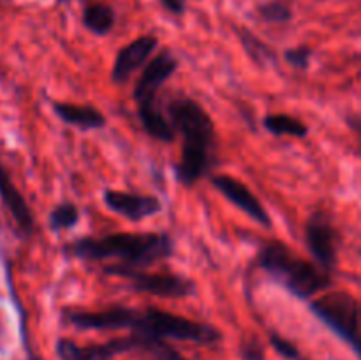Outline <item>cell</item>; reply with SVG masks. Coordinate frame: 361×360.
<instances>
[{
    "label": "cell",
    "mask_w": 361,
    "mask_h": 360,
    "mask_svg": "<svg viewBox=\"0 0 361 360\" xmlns=\"http://www.w3.org/2000/svg\"><path fill=\"white\" fill-rule=\"evenodd\" d=\"M215 189L226 198V200L231 201L235 207H238L240 210L245 212L250 219L257 222V224L264 226V228H271V219L268 215L267 208L263 207L259 200L256 198V194L242 182V180L235 179L231 175H215L212 179Z\"/></svg>",
    "instance_id": "cell-10"
},
{
    "label": "cell",
    "mask_w": 361,
    "mask_h": 360,
    "mask_svg": "<svg viewBox=\"0 0 361 360\" xmlns=\"http://www.w3.org/2000/svg\"><path fill=\"white\" fill-rule=\"evenodd\" d=\"M60 2H67V0H60Z\"/></svg>",
    "instance_id": "cell-27"
},
{
    "label": "cell",
    "mask_w": 361,
    "mask_h": 360,
    "mask_svg": "<svg viewBox=\"0 0 361 360\" xmlns=\"http://www.w3.org/2000/svg\"><path fill=\"white\" fill-rule=\"evenodd\" d=\"M129 330L145 337H159L164 341L176 339V341H189L196 344H215L222 339V334L214 325L189 320L185 316H178L155 307H148L145 311L134 309Z\"/></svg>",
    "instance_id": "cell-5"
},
{
    "label": "cell",
    "mask_w": 361,
    "mask_h": 360,
    "mask_svg": "<svg viewBox=\"0 0 361 360\" xmlns=\"http://www.w3.org/2000/svg\"><path fill=\"white\" fill-rule=\"evenodd\" d=\"M25 342H27V339H25ZM27 355H28V360H42L41 356L35 355V353L32 352V348H30V346H28V342H27Z\"/></svg>",
    "instance_id": "cell-26"
},
{
    "label": "cell",
    "mask_w": 361,
    "mask_h": 360,
    "mask_svg": "<svg viewBox=\"0 0 361 360\" xmlns=\"http://www.w3.org/2000/svg\"><path fill=\"white\" fill-rule=\"evenodd\" d=\"M53 112L67 126L81 131L102 129L106 126V116L94 106L73 104V102H53Z\"/></svg>",
    "instance_id": "cell-14"
},
{
    "label": "cell",
    "mask_w": 361,
    "mask_h": 360,
    "mask_svg": "<svg viewBox=\"0 0 361 360\" xmlns=\"http://www.w3.org/2000/svg\"><path fill=\"white\" fill-rule=\"evenodd\" d=\"M238 32V37L242 41L243 48H245L247 55L254 60L256 64L261 66H267V64L275 62V52L267 44V42L261 41L256 34H252L247 28H236Z\"/></svg>",
    "instance_id": "cell-17"
},
{
    "label": "cell",
    "mask_w": 361,
    "mask_h": 360,
    "mask_svg": "<svg viewBox=\"0 0 361 360\" xmlns=\"http://www.w3.org/2000/svg\"><path fill=\"white\" fill-rule=\"evenodd\" d=\"M175 244L166 233H113L101 239L87 236L67 244L69 256L87 261L116 260V267L147 268L168 260Z\"/></svg>",
    "instance_id": "cell-1"
},
{
    "label": "cell",
    "mask_w": 361,
    "mask_h": 360,
    "mask_svg": "<svg viewBox=\"0 0 361 360\" xmlns=\"http://www.w3.org/2000/svg\"><path fill=\"white\" fill-rule=\"evenodd\" d=\"M242 356L243 360H264L263 346L256 339H250L242 346Z\"/></svg>",
    "instance_id": "cell-23"
},
{
    "label": "cell",
    "mask_w": 361,
    "mask_h": 360,
    "mask_svg": "<svg viewBox=\"0 0 361 360\" xmlns=\"http://www.w3.org/2000/svg\"><path fill=\"white\" fill-rule=\"evenodd\" d=\"M286 62L289 66L296 67V69H307L310 66V56H312V52L307 46H298V48H289L286 52Z\"/></svg>",
    "instance_id": "cell-21"
},
{
    "label": "cell",
    "mask_w": 361,
    "mask_h": 360,
    "mask_svg": "<svg viewBox=\"0 0 361 360\" xmlns=\"http://www.w3.org/2000/svg\"><path fill=\"white\" fill-rule=\"evenodd\" d=\"M261 268L277 279L289 293L300 299H310L331 286V274L317 263L298 256L286 244L267 242L257 256Z\"/></svg>",
    "instance_id": "cell-3"
},
{
    "label": "cell",
    "mask_w": 361,
    "mask_h": 360,
    "mask_svg": "<svg viewBox=\"0 0 361 360\" xmlns=\"http://www.w3.org/2000/svg\"><path fill=\"white\" fill-rule=\"evenodd\" d=\"M263 126L268 133L274 136H295V138H305L309 134V127L302 122L300 119L286 113H274V115H267L263 120Z\"/></svg>",
    "instance_id": "cell-16"
},
{
    "label": "cell",
    "mask_w": 361,
    "mask_h": 360,
    "mask_svg": "<svg viewBox=\"0 0 361 360\" xmlns=\"http://www.w3.org/2000/svg\"><path fill=\"white\" fill-rule=\"evenodd\" d=\"M159 46V39L155 35H141L134 39L127 46H123L116 55L111 69V80L115 83H127L137 69L145 66Z\"/></svg>",
    "instance_id": "cell-12"
},
{
    "label": "cell",
    "mask_w": 361,
    "mask_h": 360,
    "mask_svg": "<svg viewBox=\"0 0 361 360\" xmlns=\"http://www.w3.org/2000/svg\"><path fill=\"white\" fill-rule=\"evenodd\" d=\"M104 205L115 214L129 219L133 222H140L143 219L157 215L162 210V203L150 194H136L127 191L106 189L102 194Z\"/></svg>",
    "instance_id": "cell-11"
},
{
    "label": "cell",
    "mask_w": 361,
    "mask_h": 360,
    "mask_svg": "<svg viewBox=\"0 0 361 360\" xmlns=\"http://www.w3.org/2000/svg\"><path fill=\"white\" fill-rule=\"evenodd\" d=\"M176 69H178L176 56L164 49L150 62H147V67H143V73L134 85V101L137 104V115L145 131L152 138L164 143H171L175 140V131L171 122L155 106V97L162 85L176 73Z\"/></svg>",
    "instance_id": "cell-4"
},
{
    "label": "cell",
    "mask_w": 361,
    "mask_h": 360,
    "mask_svg": "<svg viewBox=\"0 0 361 360\" xmlns=\"http://www.w3.org/2000/svg\"><path fill=\"white\" fill-rule=\"evenodd\" d=\"M169 122L175 133L183 138L182 154L176 164V180L183 186H194L210 168L215 127L207 109L190 97H176L168 106Z\"/></svg>",
    "instance_id": "cell-2"
},
{
    "label": "cell",
    "mask_w": 361,
    "mask_h": 360,
    "mask_svg": "<svg viewBox=\"0 0 361 360\" xmlns=\"http://www.w3.org/2000/svg\"><path fill=\"white\" fill-rule=\"evenodd\" d=\"M259 14L264 21L268 23H286L293 18V11L288 4L281 2V0H274V2L261 4Z\"/></svg>",
    "instance_id": "cell-20"
},
{
    "label": "cell",
    "mask_w": 361,
    "mask_h": 360,
    "mask_svg": "<svg viewBox=\"0 0 361 360\" xmlns=\"http://www.w3.org/2000/svg\"><path fill=\"white\" fill-rule=\"evenodd\" d=\"M305 242L316 263L331 274L337 267L338 233L324 210L314 212L309 217L305 224Z\"/></svg>",
    "instance_id": "cell-8"
},
{
    "label": "cell",
    "mask_w": 361,
    "mask_h": 360,
    "mask_svg": "<svg viewBox=\"0 0 361 360\" xmlns=\"http://www.w3.org/2000/svg\"><path fill=\"white\" fill-rule=\"evenodd\" d=\"M348 124H349V127H351V129L358 134L360 141H361V119L360 116H351V119H348Z\"/></svg>",
    "instance_id": "cell-25"
},
{
    "label": "cell",
    "mask_w": 361,
    "mask_h": 360,
    "mask_svg": "<svg viewBox=\"0 0 361 360\" xmlns=\"http://www.w3.org/2000/svg\"><path fill=\"white\" fill-rule=\"evenodd\" d=\"M83 25L95 35H108L115 27V11L109 4L101 2V0H94V2L87 4L83 9Z\"/></svg>",
    "instance_id": "cell-15"
},
{
    "label": "cell",
    "mask_w": 361,
    "mask_h": 360,
    "mask_svg": "<svg viewBox=\"0 0 361 360\" xmlns=\"http://www.w3.org/2000/svg\"><path fill=\"white\" fill-rule=\"evenodd\" d=\"M137 348L140 341L136 334L129 337L109 339L106 342H95V344H76L71 339H59L56 355L60 356V360H111Z\"/></svg>",
    "instance_id": "cell-9"
},
{
    "label": "cell",
    "mask_w": 361,
    "mask_h": 360,
    "mask_svg": "<svg viewBox=\"0 0 361 360\" xmlns=\"http://www.w3.org/2000/svg\"><path fill=\"white\" fill-rule=\"evenodd\" d=\"M140 339V349L147 352L154 360H189L182 353L176 352L173 346H169L164 339L159 337H145V335L136 334Z\"/></svg>",
    "instance_id": "cell-18"
},
{
    "label": "cell",
    "mask_w": 361,
    "mask_h": 360,
    "mask_svg": "<svg viewBox=\"0 0 361 360\" xmlns=\"http://www.w3.org/2000/svg\"><path fill=\"white\" fill-rule=\"evenodd\" d=\"M310 311L344 339L361 359V302L345 292H334L310 302Z\"/></svg>",
    "instance_id": "cell-6"
},
{
    "label": "cell",
    "mask_w": 361,
    "mask_h": 360,
    "mask_svg": "<svg viewBox=\"0 0 361 360\" xmlns=\"http://www.w3.org/2000/svg\"><path fill=\"white\" fill-rule=\"evenodd\" d=\"M164 9H168L171 14H183L185 11L187 0H159Z\"/></svg>",
    "instance_id": "cell-24"
},
{
    "label": "cell",
    "mask_w": 361,
    "mask_h": 360,
    "mask_svg": "<svg viewBox=\"0 0 361 360\" xmlns=\"http://www.w3.org/2000/svg\"><path fill=\"white\" fill-rule=\"evenodd\" d=\"M0 200L4 201L6 208L9 210V214L13 215L14 222L20 228V232L25 236L30 235L34 232V215H32L30 208H28L27 201L21 196L20 191L16 189V186L13 184V180L9 179L4 168L0 166Z\"/></svg>",
    "instance_id": "cell-13"
},
{
    "label": "cell",
    "mask_w": 361,
    "mask_h": 360,
    "mask_svg": "<svg viewBox=\"0 0 361 360\" xmlns=\"http://www.w3.org/2000/svg\"><path fill=\"white\" fill-rule=\"evenodd\" d=\"M78 221H80V210L71 201L56 205L49 214V228L55 229V232L73 228Z\"/></svg>",
    "instance_id": "cell-19"
},
{
    "label": "cell",
    "mask_w": 361,
    "mask_h": 360,
    "mask_svg": "<svg viewBox=\"0 0 361 360\" xmlns=\"http://www.w3.org/2000/svg\"><path fill=\"white\" fill-rule=\"evenodd\" d=\"M270 342H271V346H274L275 352H277L279 355L284 356V359H288V360H302V355H300V349L296 348V346L293 344L291 341H288V339L282 337V335L274 334L270 337Z\"/></svg>",
    "instance_id": "cell-22"
},
{
    "label": "cell",
    "mask_w": 361,
    "mask_h": 360,
    "mask_svg": "<svg viewBox=\"0 0 361 360\" xmlns=\"http://www.w3.org/2000/svg\"><path fill=\"white\" fill-rule=\"evenodd\" d=\"M106 274L127 279L130 289L148 295L164 296V299H187L196 292V284L190 279L171 272H145L143 268H122L109 265Z\"/></svg>",
    "instance_id": "cell-7"
}]
</instances>
